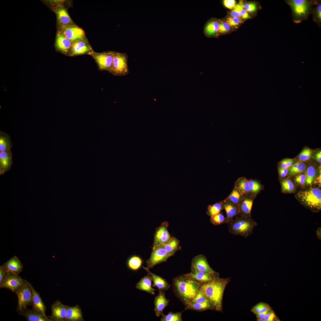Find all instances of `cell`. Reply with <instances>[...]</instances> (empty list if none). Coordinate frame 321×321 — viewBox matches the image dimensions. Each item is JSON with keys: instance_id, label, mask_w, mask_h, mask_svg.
Segmentation results:
<instances>
[{"instance_id": "cell-1", "label": "cell", "mask_w": 321, "mask_h": 321, "mask_svg": "<svg viewBox=\"0 0 321 321\" xmlns=\"http://www.w3.org/2000/svg\"><path fill=\"white\" fill-rule=\"evenodd\" d=\"M202 284L184 274L175 278L173 281L176 294L185 305L195 297Z\"/></svg>"}, {"instance_id": "cell-2", "label": "cell", "mask_w": 321, "mask_h": 321, "mask_svg": "<svg viewBox=\"0 0 321 321\" xmlns=\"http://www.w3.org/2000/svg\"><path fill=\"white\" fill-rule=\"evenodd\" d=\"M227 283L226 280L216 276L210 281L201 284L207 298L216 310H221L223 294Z\"/></svg>"}, {"instance_id": "cell-3", "label": "cell", "mask_w": 321, "mask_h": 321, "mask_svg": "<svg viewBox=\"0 0 321 321\" xmlns=\"http://www.w3.org/2000/svg\"><path fill=\"white\" fill-rule=\"evenodd\" d=\"M319 1L308 0H287L284 1L290 7L293 22L298 23L306 20L312 14L315 6Z\"/></svg>"}, {"instance_id": "cell-4", "label": "cell", "mask_w": 321, "mask_h": 321, "mask_svg": "<svg viewBox=\"0 0 321 321\" xmlns=\"http://www.w3.org/2000/svg\"><path fill=\"white\" fill-rule=\"evenodd\" d=\"M228 224V230L231 234L241 235L245 238L253 233L254 228L257 225L251 217L240 216H236Z\"/></svg>"}, {"instance_id": "cell-5", "label": "cell", "mask_w": 321, "mask_h": 321, "mask_svg": "<svg viewBox=\"0 0 321 321\" xmlns=\"http://www.w3.org/2000/svg\"><path fill=\"white\" fill-rule=\"evenodd\" d=\"M297 197L300 203L312 211H317L321 208V191L317 188L300 191Z\"/></svg>"}, {"instance_id": "cell-6", "label": "cell", "mask_w": 321, "mask_h": 321, "mask_svg": "<svg viewBox=\"0 0 321 321\" xmlns=\"http://www.w3.org/2000/svg\"><path fill=\"white\" fill-rule=\"evenodd\" d=\"M31 284L26 281L23 285L15 293L18 299L17 310L19 314L32 305V294Z\"/></svg>"}, {"instance_id": "cell-7", "label": "cell", "mask_w": 321, "mask_h": 321, "mask_svg": "<svg viewBox=\"0 0 321 321\" xmlns=\"http://www.w3.org/2000/svg\"><path fill=\"white\" fill-rule=\"evenodd\" d=\"M128 57L126 53L115 51L111 67L109 72L117 76H124L128 74L129 73Z\"/></svg>"}, {"instance_id": "cell-8", "label": "cell", "mask_w": 321, "mask_h": 321, "mask_svg": "<svg viewBox=\"0 0 321 321\" xmlns=\"http://www.w3.org/2000/svg\"><path fill=\"white\" fill-rule=\"evenodd\" d=\"M171 256L161 245L152 248L150 256L146 262V268L148 269L152 268L158 264L166 262Z\"/></svg>"}, {"instance_id": "cell-9", "label": "cell", "mask_w": 321, "mask_h": 321, "mask_svg": "<svg viewBox=\"0 0 321 321\" xmlns=\"http://www.w3.org/2000/svg\"><path fill=\"white\" fill-rule=\"evenodd\" d=\"M114 52L112 51L102 53L94 51L90 55L96 62L99 70L109 72L111 67Z\"/></svg>"}, {"instance_id": "cell-10", "label": "cell", "mask_w": 321, "mask_h": 321, "mask_svg": "<svg viewBox=\"0 0 321 321\" xmlns=\"http://www.w3.org/2000/svg\"><path fill=\"white\" fill-rule=\"evenodd\" d=\"M59 32L72 43L86 38L85 32L76 25L69 26L58 25Z\"/></svg>"}, {"instance_id": "cell-11", "label": "cell", "mask_w": 321, "mask_h": 321, "mask_svg": "<svg viewBox=\"0 0 321 321\" xmlns=\"http://www.w3.org/2000/svg\"><path fill=\"white\" fill-rule=\"evenodd\" d=\"M26 281L18 275L8 273L5 278L0 283V287L7 288L15 292L23 285Z\"/></svg>"}, {"instance_id": "cell-12", "label": "cell", "mask_w": 321, "mask_h": 321, "mask_svg": "<svg viewBox=\"0 0 321 321\" xmlns=\"http://www.w3.org/2000/svg\"><path fill=\"white\" fill-rule=\"evenodd\" d=\"M94 51L86 38L72 43L69 56H74L86 54L90 55Z\"/></svg>"}, {"instance_id": "cell-13", "label": "cell", "mask_w": 321, "mask_h": 321, "mask_svg": "<svg viewBox=\"0 0 321 321\" xmlns=\"http://www.w3.org/2000/svg\"><path fill=\"white\" fill-rule=\"evenodd\" d=\"M168 226V223L164 222L156 229L152 248L166 243L171 239V237L167 229Z\"/></svg>"}, {"instance_id": "cell-14", "label": "cell", "mask_w": 321, "mask_h": 321, "mask_svg": "<svg viewBox=\"0 0 321 321\" xmlns=\"http://www.w3.org/2000/svg\"><path fill=\"white\" fill-rule=\"evenodd\" d=\"M51 314L48 317L51 321H66L67 305L57 300L51 305Z\"/></svg>"}, {"instance_id": "cell-15", "label": "cell", "mask_w": 321, "mask_h": 321, "mask_svg": "<svg viewBox=\"0 0 321 321\" xmlns=\"http://www.w3.org/2000/svg\"><path fill=\"white\" fill-rule=\"evenodd\" d=\"M191 271H202L212 274L215 272L209 265L205 257L200 254L195 257L191 263Z\"/></svg>"}, {"instance_id": "cell-16", "label": "cell", "mask_w": 321, "mask_h": 321, "mask_svg": "<svg viewBox=\"0 0 321 321\" xmlns=\"http://www.w3.org/2000/svg\"><path fill=\"white\" fill-rule=\"evenodd\" d=\"M256 195H245L237 206L239 215L247 218H251L252 206Z\"/></svg>"}, {"instance_id": "cell-17", "label": "cell", "mask_w": 321, "mask_h": 321, "mask_svg": "<svg viewBox=\"0 0 321 321\" xmlns=\"http://www.w3.org/2000/svg\"><path fill=\"white\" fill-rule=\"evenodd\" d=\"M72 43L60 32H57L55 46L57 51L69 56Z\"/></svg>"}, {"instance_id": "cell-18", "label": "cell", "mask_w": 321, "mask_h": 321, "mask_svg": "<svg viewBox=\"0 0 321 321\" xmlns=\"http://www.w3.org/2000/svg\"><path fill=\"white\" fill-rule=\"evenodd\" d=\"M57 20V25L69 26L75 24L70 17L66 8L62 5L53 9Z\"/></svg>"}, {"instance_id": "cell-19", "label": "cell", "mask_w": 321, "mask_h": 321, "mask_svg": "<svg viewBox=\"0 0 321 321\" xmlns=\"http://www.w3.org/2000/svg\"><path fill=\"white\" fill-rule=\"evenodd\" d=\"M169 301L165 297V293L162 290H159L154 300V311L157 317H159L163 314V311L169 305Z\"/></svg>"}, {"instance_id": "cell-20", "label": "cell", "mask_w": 321, "mask_h": 321, "mask_svg": "<svg viewBox=\"0 0 321 321\" xmlns=\"http://www.w3.org/2000/svg\"><path fill=\"white\" fill-rule=\"evenodd\" d=\"M12 152L11 150L0 152V175L11 169L12 164Z\"/></svg>"}, {"instance_id": "cell-21", "label": "cell", "mask_w": 321, "mask_h": 321, "mask_svg": "<svg viewBox=\"0 0 321 321\" xmlns=\"http://www.w3.org/2000/svg\"><path fill=\"white\" fill-rule=\"evenodd\" d=\"M8 273L18 275L22 270L23 266L20 259L14 256L3 265Z\"/></svg>"}, {"instance_id": "cell-22", "label": "cell", "mask_w": 321, "mask_h": 321, "mask_svg": "<svg viewBox=\"0 0 321 321\" xmlns=\"http://www.w3.org/2000/svg\"><path fill=\"white\" fill-rule=\"evenodd\" d=\"M66 321H84L80 306L76 304L73 306H67Z\"/></svg>"}, {"instance_id": "cell-23", "label": "cell", "mask_w": 321, "mask_h": 321, "mask_svg": "<svg viewBox=\"0 0 321 321\" xmlns=\"http://www.w3.org/2000/svg\"><path fill=\"white\" fill-rule=\"evenodd\" d=\"M142 267L147 271L148 274L152 277L153 281V287H156L159 290L162 291L167 290L170 287L171 285L167 282L166 280L151 272L146 267Z\"/></svg>"}, {"instance_id": "cell-24", "label": "cell", "mask_w": 321, "mask_h": 321, "mask_svg": "<svg viewBox=\"0 0 321 321\" xmlns=\"http://www.w3.org/2000/svg\"><path fill=\"white\" fill-rule=\"evenodd\" d=\"M215 274L202 271H191L184 275L202 284L207 283L212 281L216 277Z\"/></svg>"}, {"instance_id": "cell-25", "label": "cell", "mask_w": 321, "mask_h": 321, "mask_svg": "<svg viewBox=\"0 0 321 321\" xmlns=\"http://www.w3.org/2000/svg\"><path fill=\"white\" fill-rule=\"evenodd\" d=\"M32 294V304L33 309L45 316L46 307L43 302L39 293L36 291L31 284Z\"/></svg>"}, {"instance_id": "cell-26", "label": "cell", "mask_w": 321, "mask_h": 321, "mask_svg": "<svg viewBox=\"0 0 321 321\" xmlns=\"http://www.w3.org/2000/svg\"><path fill=\"white\" fill-rule=\"evenodd\" d=\"M19 314L24 317L28 321H51L48 317L33 309L31 310L26 309Z\"/></svg>"}, {"instance_id": "cell-27", "label": "cell", "mask_w": 321, "mask_h": 321, "mask_svg": "<svg viewBox=\"0 0 321 321\" xmlns=\"http://www.w3.org/2000/svg\"><path fill=\"white\" fill-rule=\"evenodd\" d=\"M152 277L148 274L141 278L137 284L136 288L154 295H155V289L152 287Z\"/></svg>"}, {"instance_id": "cell-28", "label": "cell", "mask_w": 321, "mask_h": 321, "mask_svg": "<svg viewBox=\"0 0 321 321\" xmlns=\"http://www.w3.org/2000/svg\"><path fill=\"white\" fill-rule=\"evenodd\" d=\"M222 201L224 209L225 210L226 213V223L228 224L235 217L239 215L238 207L232 203Z\"/></svg>"}, {"instance_id": "cell-29", "label": "cell", "mask_w": 321, "mask_h": 321, "mask_svg": "<svg viewBox=\"0 0 321 321\" xmlns=\"http://www.w3.org/2000/svg\"><path fill=\"white\" fill-rule=\"evenodd\" d=\"M220 23L215 19H212L205 24L204 29V34L207 37H212L218 33Z\"/></svg>"}, {"instance_id": "cell-30", "label": "cell", "mask_w": 321, "mask_h": 321, "mask_svg": "<svg viewBox=\"0 0 321 321\" xmlns=\"http://www.w3.org/2000/svg\"><path fill=\"white\" fill-rule=\"evenodd\" d=\"M234 187L244 195L251 194L248 180L244 177L239 178L235 182Z\"/></svg>"}, {"instance_id": "cell-31", "label": "cell", "mask_w": 321, "mask_h": 321, "mask_svg": "<svg viewBox=\"0 0 321 321\" xmlns=\"http://www.w3.org/2000/svg\"><path fill=\"white\" fill-rule=\"evenodd\" d=\"M12 147L10 136L4 131H0V152L11 150Z\"/></svg>"}, {"instance_id": "cell-32", "label": "cell", "mask_w": 321, "mask_h": 321, "mask_svg": "<svg viewBox=\"0 0 321 321\" xmlns=\"http://www.w3.org/2000/svg\"><path fill=\"white\" fill-rule=\"evenodd\" d=\"M186 309L193 310L196 311H203L213 308L208 300L207 299L202 303H194L190 302L186 304Z\"/></svg>"}, {"instance_id": "cell-33", "label": "cell", "mask_w": 321, "mask_h": 321, "mask_svg": "<svg viewBox=\"0 0 321 321\" xmlns=\"http://www.w3.org/2000/svg\"><path fill=\"white\" fill-rule=\"evenodd\" d=\"M245 195L234 187L231 193L223 201L232 203L237 206Z\"/></svg>"}, {"instance_id": "cell-34", "label": "cell", "mask_w": 321, "mask_h": 321, "mask_svg": "<svg viewBox=\"0 0 321 321\" xmlns=\"http://www.w3.org/2000/svg\"><path fill=\"white\" fill-rule=\"evenodd\" d=\"M179 243V241L176 238L172 237L166 243L160 245L172 256L178 249Z\"/></svg>"}, {"instance_id": "cell-35", "label": "cell", "mask_w": 321, "mask_h": 321, "mask_svg": "<svg viewBox=\"0 0 321 321\" xmlns=\"http://www.w3.org/2000/svg\"><path fill=\"white\" fill-rule=\"evenodd\" d=\"M143 260L141 257L137 255H133L130 257L127 262L128 267L130 269L137 271L141 267Z\"/></svg>"}, {"instance_id": "cell-36", "label": "cell", "mask_w": 321, "mask_h": 321, "mask_svg": "<svg viewBox=\"0 0 321 321\" xmlns=\"http://www.w3.org/2000/svg\"><path fill=\"white\" fill-rule=\"evenodd\" d=\"M305 184L307 185H311L314 182L317 176V170L315 167L310 166L305 170Z\"/></svg>"}, {"instance_id": "cell-37", "label": "cell", "mask_w": 321, "mask_h": 321, "mask_svg": "<svg viewBox=\"0 0 321 321\" xmlns=\"http://www.w3.org/2000/svg\"><path fill=\"white\" fill-rule=\"evenodd\" d=\"M306 169V166L305 163L298 161L292 165L289 169V174L290 177L298 174H300L304 171Z\"/></svg>"}, {"instance_id": "cell-38", "label": "cell", "mask_w": 321, "mask_h": 321, "mask_svg": "<svg viewBox=\"0 0 321 321\" xmlns=\"http://www.w3.org/2000/svg\"><path fill=\"white\" fill-rule=\"evenodd\" d=\"M224 209L222 201L214 204L209 205L207 208V213L210 217L217 214Z\"/></svg>"}, {"instance_id": "cell-39", "label": "cell", "mask_w": 321, "mask_h": 321, "mask_svg": "<svg viewBox=\"0 0 321 321\" xmlns=\"http://www.w3.org/2000/svg\"><path fill=\"white\" fill-rule=\"evenodd\" d=\"M312 14L313 15V21L317 23L320 27L321 26V3L319 1L315 5Z\"/></svg>"}, {"instance_id": "cell-40", "label": "cell", "mask_w": 321, "mask_h": 321, "mask_svg": "<svg viewBox=\"0 0 321 321\" xmlns=\"http://www.w3.org/2000/svg\"><path fill=\"white\" fill-rule=\"evenodd\" d=\"M160 319L161 321H182V312H170L166 315L163 314Z\"/></svg>"}, {"instance_id": "cell-41", "label": "cell", "mask_w": 321, "mask_h": 321, "mask_svg": "<svg viewBox=\"0 0 321 321\" xmlns=\"http://www.w3.org/2000/svg\"><path fill=\"white\" fill-rule=\"evenodd\" d=\"M281 186L284 192L291 193L295 191V186L292 181L289 179H285L282 181Z\"/></svg>"}, {"instance_id": "cell-42", "label": "cell", "mask_w": 321, "mask_h": 321, "mask_svg": "<svg viewBox=\"0 0 321 321\" xmlns=\"http://www.w3.org/2000/svg\"><path fill=\"white\" fill-rule=\"evenodd\" d=\"M248 183L252 194L256 195L262 189V185L257 180L250 179Z\"/></svg>"}, {"instance_id": "cell-43", "label": "cell", "mask_w": 321, "mask_h": 321, "mask_svg": "<svg viewBox=\"0 0 321 321\" xmlns=\"http://www.w3.org/2000/svg\"><path fill=\"white\" fill-rule=\"evenodd\" d=\"M271 309L270 306L267 304L260 303L254 306L251 311L255 314L258 312H264L268 311Z\"/></svg>"}, {"instance_id": "cell-44", "label": "cell", "mask_w": 321, "mask_h": 321, "mask_svg": "<svg viewBox=\"0 0 321 321\" xmlns=\"http://www.w3.org/2000/svg\"><path fill=\"white\" fill-rule=\"evenodd\" d=\"M210 221L212 224L215 225L226 223V217L221 212L211 216Z\"/></svg>"}, {"instance_id": "cell-45", "label": "cell", "mask_w": 321, "mask_h": 321, "mask_svg": "<svg viewBox=\"0 0 321 321\" xmlns=\"http://www.w3.org/2000/svg\"><path fill=\"white\" fill-rule=\"evenodd\" d=\"M244 4L242 1H240L236 4L230 12L231 17L240 18V12L242 9L243 8Z\"/></svg>"}, {"instance_id": "cell-46", "label": "cell", "mask_w": 321, "mask_h": 321, "mask_svg": "<svg viewBox=\"0 0 321 321\" xmlns=\"http://www.w3.org/2000/svg\"><path fill=\"white\" fill-rule=\"evenodd\" d=\"M207 299L203 290L200 287L196 296L191 302L202 303L205 301Z\"/></svg>"}, {"instance_id": "cell-47", "label": "cell", "mask_w": 321, "mask_h": 321, "mask_svg": "<svg viewBox=\"0 0 321 321\" xmlns=\"http://www.w3.org/2000/svg\"><path fill=\"white\" fill-rule=\"evenodd\" d=\"M312 154V150L306 148L302 151L298 156L299 159L301 161H306L309 160Z\"/></svg>"}, {"instance_id": "cell-48", "label": "cell", "mask_w": 321, "mask_h": 321, "mask_svg": "<svg viewBox=\"0 0 321 321\" xmlns=\"http://www.w3.org/2000/svg\"><path fill=\"white\" fill-rule=\"evenodd\" d=\"M258 5L255 2H249L244 4L243 8L248 12H255L258 9Z\"/></svg>"}, {"instance_id": "cell-49", "label": "cell", "mask_w": 321, "mask_h": 321, "mask_svg": "<svg viewBox=\"0 0 321 321\" xmlns=\"http://www.w3.org/2000/svg\"><path fill=\"white\" fill-rule=\"evenodd\" d=\"M277 317L274 311L271 309L265 315L263 319L265 321H277Z\"/></svg>"}, {"instance_id": "cell-50", "label": "cell", "mask_w": 321, "mask_h": 321, "mask_svg": "<svg viewBox=\"0 0 321 321\" xmlns=\"http://www.w3.org/2000/svg\"><path fill=\"white\" fill-rule=\"evenodd\" d=\"M226 22L230 26L235 27L240 25L242 21L239 18L230 17L227 18Z\"/></svg>"}, {"instance_id": "cell-51", "label": "cell", "mask_w": 321, "mask_h": 321, "mask_svg": "<svg viewBox=\"0 0 321 321\" xmlns=\"http://www.w3.org/2000/svg\"><path fill=\"white\" fill-rule=\"evenodd\" d=\"M294 180L295 182L299 185H304L305 184V175L303 174H297L295 176Z\"/></svg>"}, {"instance_id": "cell-52", "label": "cell", "mask_w": 321, "mask_h": 321, "mask_svg": "<svg viewBox=\"0 0 321 321\" xmlns=\"http://www.w3.org/2000/svg\"><path fill=\"white\" fill-rule=\"evenodd\" d=\"M294 162L293 159L286 158L282 160L280 163L281 167L282 168H289Z\"/></svg>"}, {"instance_id": "cell-53", "label": "cell", "mask_w": 321, "mask_h": 321, "mask_svg": "<svg viewBox=\"0 0 321 321\" xmlns=\"http://www.w3.org/2000/svg\"><path fill=\"white\" fill-rule=\"evenodd\" d=\"M230 26L226 22L220 23L218 33H223L228 32L230 29Z\"/></svg>"}, {"instance_id": "cell-54", "label": "cell", "mask_w": 321, "mask_h": 321, "mask_svg": "<svg viewBox=\"0 0 321 321\" xmlns=\"http://www.w3.org/2000/svg\"><path fill=\"white\" fill-rule=\"evenodd\" d=\"M223 4L226 7L230 9H233L236 4L235 0H224Z\"/></svg>"}, {"instance_id": "cell-55", "label": "cell", "mask_w": 321, "mask_h": 321, "mask_svg": "<svg viewBox=\"0 0 321 321\" xmlns=\"http://www.w3.org/2000/svg\"><path fill=\"white\" fill-rule=\"evenodd\" d=\"M8 272L4 267L1 265L0 266V283H1L6 277Z\"/></svg>"}, {"instance_id": "cell-56", "label": "cell", "mask_w": 321, "mask_h": 321, "mask_svg": "<svg viewBox=\"0 0 321 321\" xmlns=\"http://www.w3.org/2000/svg\"><path fill=\"white\" fill-rule=\"evenodd\" d=\"M278 169L280 176L281 177H284L287 175L288 172V168H282L279 167Z\"/></svg>"}, {"instance_id": "cell-57", "label": "cell", "mask_w": 321, "mask_h": 321, "mask_svg": "<svg viewBox=\"0 0 321 321\" xmlns=\"http://www.w3.org/2000/svg\"><path fill=\"white\" fill-rule=\"evenodd\" d=\"M240 17L244 19H248L251 18V17L248 12L244 8L242 9L241 11Z\"/></svg>"}, {"instance_id": "cell-58", "label": "cell", "mask_w": 321, "mask_h": 321, "mask_svg": "<svg viewBox=\"0 0 321 321\" xmlns=\"http://www.w3.org/2000/svg\"><path fill=\"white\" fill-rule=\"evenodd\" d=\"M314 159L317 162H321V152L319 151L317 152L314 155Z\"/></svg>"}, {"instance_id": "cell-59", "label": "cell", "mask_w": 321, "mask_h": 321, "mask_svg": "<svg viewBox=\"0 0 321 321\" xmlns=\"http://www.w3.org/2000/svg\"><path fill=\"white\" fill-rule=\"evenodd\" d=\"M321 228L319 227L318 228L316 231V234L317 238L320 240H321Z\"/></svg>"}, {"instance_id": "cell-60", "label": "cell", "mask_w": 321, "mask_h": 321, "mask_svg": "<svg viewBox=\"0 0 321 321\" xmlns=\"http://www.w3.org/2000/svg\"><path fill=\"white\" fill-rule=\"evenodd\" d=\"M314 181L315 183H318L319 185H321V174L317 178H316Z\"/></svg>"}, {"instance_id": "cell-61", "label": "cell", "mask_w": 321, "mask_h": 321, "mask_svg": "<svg viewBox=\"0 0 321 321\" xmlns=\"http://www.w3.org/2000/svg\"><path fill=\"white\" fill-rule=\"evenodd\" d=\"M257 318V320L258 321H265L264 319L260 318Z\"/></svg>"}]
</instances>
